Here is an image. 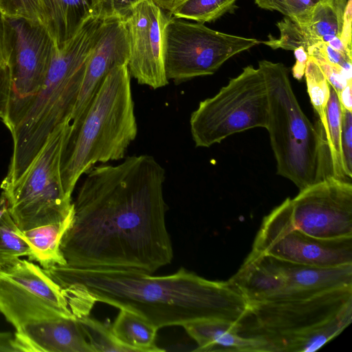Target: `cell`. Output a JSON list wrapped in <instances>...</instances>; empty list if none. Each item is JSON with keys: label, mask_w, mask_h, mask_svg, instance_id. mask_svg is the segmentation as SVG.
Masks as SVG:
<instances>
[{"label": "cell", "mask_w": 352, "mask_h": 352, "mask_svg": "<svg viewBox=\"0 0 352 352\" xmlns=\"http://www.w3.org/2000/svg\"><path fill=\"white\" fill-rule=\"evenodd\" d=\"M86 174L61 241L67 265L152 274L170 264L173 250L165 221L162 165L142 154L116 165L94 166Z\"/></svg>", "instance_id": "1"}, {"label": "cell", "mask_w": 352, "mask_h": 352, "mask_svg": "<svg viewBox=\"0 0 352 352\" xmlns=\"http://www.w3.org/2000/svg\"><path fill=\"white\" fill-rule=\"evenodd\" d=\"M44 271L61 287H79L96 302L135 312L158 329L201 320L239 322L248 309L245 298L229 280H208L184 267L165 276L67 265Z\"/></svg>", "instance_id": "2"}, {"label": "cell", "mask_w": 352, "mask_h": 352, "mask_svg": "<svg viewBox=\"0 0 352 352\" xmlns=\"http://www.w3.org/2000/svg\"><path fill=\"white\" fill-rule=\"evenodd\" d=\"M104 15L87 20L64 45L56 47L44 85L14 129L13 152L0 186L6 189L23 175L52 133L70 123L87 61L101 35Z\"/></svg>", "instance_id": "3"}, {"label": "cell", "mask_w": 352, "mask_h": 352, "mask_svg": "<svg viewBox=\"0 0 352 352\" xmlns=\"http://www.w3.org/2000/svg\"><path fill=\"white\" fill-rule=\"evenodd\" d=\"M138 133L131 75L127 65L107 75L82 116L70 122L61 149L60 170L70 196L83 175L98 162L124 158Z\"/></svg>", "instance_id": "4"}, {"label": "cell", "mask_w": 352, "mask_h": 352, "mask_svg": "<svg viewBox=\"0 0 352 352\" xmlns=\"http://www.w3.org/2000/svg\"><path fill=\"white\" fill-rule=\"evenodd\" d=\"M239 333L265 342L269 352H311L352 320V286L292 300L248 302Z\"/></svg>", "instance_id": "5"}, {"label": "cell", "mask_w": 352, "mask_h": 352, "mask_svg": "<svg viewBox=\"0 0 352 352\" xmlns=\"http://www.w3.org/2000/svg\"><path fill=\"white\" fill-rule=\"evenodd\" d=\"M266 82L269 116L266 129L276 161L277 173L300 190L332 176L324 132L301 109L287 68L281 63L258 62Z\"/></svg>", "instance_id": "6"}, {"label": "cell", "mask_w": 352, "mask_h": 352, "mask_svg": "<svg viewBox=\"0 0 352 352\" xmlns=\"http://www.w3.org/2000/svg\"><path fill=\"white\" fill-rule=\"evenodd\" d=\"M269 101L261 69L246 66L191 113L190 128L197 147H210L234 133L267 125Z\"/></svg>", "instance_id": "7"}, {"label": "cell", "mask_w": 352, "mask_h": 352, "mask_svg": "<svg viewBox=\"0 0 352 352\" xmlns=\"http://www.w3.org/2000/svg\"><path fill=\"white\" fill-rule=\"evenodd\" d=\"M69 124L55 130L19 181L2 190L10 215L22 231L61 221L74 211L60 170L63 142Z\"/></svg>", "instance_id": "8"}, {"label": "cell", "mask_w": 352, "mask_h": 352, "mask_svg": "<svg viewBox=\"0 0 352 352\" xmlns=\"http://www.w3.org/2000/svg\"><path fill=\"white\" fill-rule=\"evenodd\" d=\"M261 41L212 30L168 14L163 28V54L167 79L176 84L212 75L229 58Z\"/></svg>", "instance_id": "9"}, {"label": "cell", "mask_w": 352, "mask_h": 352, "mask_svg": "<svg viewBox=\"0 0 352 352\" xmlns=\"http://www.w3.org/2000/svg\"><path fill=\"white\" fill-rule=\"evenodd\" d=\"M0 312L15 329L35 321L76 318L63 287L41 266L20 258L0 271Z\"/></svg>", "instance_id": "10"}, {"label": "cell", "mask_w": 352, "mask_h": 352, "mask_svg": "<svg viewBox=\"0 0 352 352\" xmlns=\"http://www.w3.org/2000/svg\"><path fill=\"white\" fill-rule=\"evenodd\" d=\"M291 213V199L287 198L265 217L250 254L320 267L352 263V236H311L294 226Z\"/></svg>", "instance_id": "11"}, {"label": "cell", "mask_w": 352, "mask_h": 352, "mask_svg": "<svg viewBox=\"0 0 352 352\" xmlns=\"http://www.w3.org/2000/svg\"><path fill=\"white\" fill-rule=\"evenodd\" d=\"M12 28V50L8 65L11 89L7 116L3 122L11 132L41 90L56 45L37 20L8 18Z\"/></svg>", "instance_id": "12"}, {"label": "cell", "mask_w": 352, "mask_h": 352, "mask_svg": "<svg viewBox=\"0 0 352 352\" xmlns=\"http://www.w3.org/2000/svg\"><path fill=\"white\" fill-rule=\"evenodd\" d=\"M292 203L294 226L319 239L352 236V185L333 176L302 190Z\"/></svg>", "instance_id": "13"}, {"label": "cell", "mask_w": 352, "mask_h": 352, "mask_svg": "<svg viewBox=\"0 0 352 352\" xmlns=\"http://www.w3.org/2000/svg\"><path fill=\"white\" fill-rule=\"evenodd\" d=\"M167 16L152 0H142L122 16L129 38L130 75L139 84L154 89L168 84L163 54Z\"/></svg>", "instance_id": "14"}, {"label": "cell", "mask_w": 352, "mask_h": 352, "mask_svg": "<svg viewBox=\"0 0 352 352\" xmlns=\"http://www.w3.org/2000/svg\"><path fill=\"white\" fill-rule=\"evenodd\" d=\"M129 58V38L124 19L109 12L87 61L71 122L79 120L85 112L110 71L117 66L127 65Z\"/></svg>", "instance_id": "15"}, {"label": "cell", "mask_w": 352, "mask_h": 352, "mask_svg": "<svg viewBox=\"0 0 352 352\" xmlns=\"http://www.w3.org/2000/svg\"><path fill=\"white\" fill-rule=\"evenodd\" d=\"M347 0H320L295 23L284 17L276 23L280 37L269 36L263 43L274 50L294 51L302 47L306 51L314 45L328 43L340 36Z\"/></svg>", "instance_id": "16"}, {"label": "cell", "mask_w": 352, "mask_h": 352, "mask_svg": "<svg viewBox=\"0 0 352 352\" xmlns=\"http://www.w3.org/2000/svg\"><path fill=\"white\" fill-rule=\"evenodd\" d=\"M17 352H95L76 318L27 323L14 334Z\"/></svg>", "instance_id": "17"}, {"label": "cell", "mask_w": 352, "mask_h": 352, "mask_svg": "<svg viewBox=\"0 0 352 352\" xmlns=\"http://www.w3.org/2000/svg\"><path fill=\"white\" fill-rule=\"evenodd\" d=\"M261 255L283 278L285 291L278 300L307 298L336 288L352 286V263L320 267Z\"/></svg>", "instance_id": "18"}, {"label": "cell", "mask_w": 352, "mask_h": 352, "mask_svg": "<svg viewBox=\"0 0 352 352\" xmlns=\"http://www.w3.org/2000/svg\"><path fill=\"white\" fill-rule=\"evenodd\" d=\"M39 21L61 48L90 18L109 11V0H38Z\"/></svg>", "instance_id": "19"}, {"label": "cell", "mask_w": 352, "mask_h": 352, "mask_svg": "<svg viewBox=\"0 0 352 352\" xmlns=\"http://www.w3.org/2000/svg\"><path fill=\"white\" fill-rule=\"evenodd\" d=\"M197 343L195 351L269 352L267 345L255 338L239 333V322L223 320H201L183 326Z\"/></svg>", "instance_id": "20"}, {"label": "cell", "mask_w": 352, "mask_h": 352, "mask_svg": "<svg viewBox=\"0 0 352 352\" xmlns=\"http://www.w3.org/2000/svg\"><path fill=\"white\" fill-rule=\"evenodd\" d=\"M74 211L59 222L23 231L19 228V234L30 248L28 260L38 263L44 270L56 265H67L60 244L63 235L72 223Z\"/></svg>", "instance_id": "21"}, {"label": "cell", "mask_w": 352, "mask_h": 352, "mask_svg": "<svg viewBox=\"0 0 352 352\" xmlns=\"http://www.w3.org/2000/svg\"><path fill=\"white\" fill-rule=\"evenodd\" d=\"M111 329L116 338L133 352H160L155 343L158 329L139 314L120 309Z\"/></svg>", "instance_id": "22"}, {"label": "cell", "mask_w": 352, "mask_h": 352, "mask_svg": "<svg viewBox=\"0 0 352 352\" xmlns=\"http://www.w3.org/2000/svg\"><path fill=\"white\" fill-rule=\"evenodd\" d=\"M330 95L326 107L325 140L329 151L331 175L346 180L341 146L342 107L334 89L329 85Z\"/></svg>", "instance_id": "23"}, {"label": "cell", "mask_w": 352, "mask_h": 352, "mask_svg": "<svg viewBox=\"0 0 352 352\" xmlns=\"http://www.w3.org/2000/svg\"><path fill=\"white\" fill-rule=\"evenodd\" d=\"M236 0H185L175 7L169 15L176 19L198 23L215 21L231 10Z\"/></svg>", "instance_id": "24"}, {"label": "cell", "mask_w": 352, "mask_h": 352, "mask_svg": "<svg viewBox=\"0 0 352 352\" xmlns=\"http://www.w3.org/2000/svg\"><path fill=\"white\" fill-rule=\"evenodd\" d=\"M19 228L8 210L0 218V271L28 256L30 248L18 233Z\"/></svg>", "instance_id": "25"}, {"label": "cell", "mask_w": 352, "mask_h": 352, "mask_svg": "<svg viewBox=\"0 0 352 352\" xmlns=\"http://www.w3.org/2000/svg\"><path fill=\"white\" fill-rule=\"evenodd\" d=\"M304 76L311 103L324 132L327 126L326 107L330 95L329 84L318 64L311 56L308 57Z\"/></svg>", "instance_id": "26"}, {"label": "cell", "mask_w": 352, "mask_h": 352, "mask_svg": "<svg viewBox=\"0 0 352 352\" xmlns=\"http://www.w3.org/2000/svg\"><path fill=\"white\" fill-rule=\"evenodd\" d=\"M83 333L95 352H133L113 335L111 325L89 315L77 319Z\"/></svg>", "instance_id": "27"}, {"label": "cell", "mask_w": 352, "mask_h": 352, "mask_svg": "<svg viewBox=\"0 0 352 352\" xmlns=\"http://www.w3.org/2000/svg\"><path fill=\"white\" fill-rule=\"evenodd\" d=\"M263 9L278 11L297 23L314 6L311 0H254Z\"/></svg>", "instance_id": "28"}, {"label": "cell", "mask_w": 352, "mask_h": 352, "mask_svg": "<svg viewBox=\"0 0 352 352\" xmlns=\"http://www.w3.org/2000/svg\"><path fill=\"white\" fill-rule=\"evenodd\" d=\"M0 9L8 18L39 21L38 0H0Z\"/></svg>", "instance_id": "29"}, {"label": "cell", "mask_w": 352, "mask_h": 352, "mask_svg": "<svg viewBox=\"0 0 352 352\" xmlns=\"http://www.w3.org/2000/svg\"><path fill=\"white\" fill-rule=\"evenodd\" d=\"M341 146L345 176H352V111L342 108Z\"/></svg>", "instance_id": "30"}, {"label": "cell", "mask_w": 352, "mask_h": 352, "mask_svg": "<svg viewBox=\"0 0 352 352\" xmlns=\"http://www.w3.org/2000/svg\"><path fill=\"white\" fill-rule=\"evenodd\" d=\"M307 52L315 58L323 59L328 63L352 71V57L331 47L327 43H321L309 47Z\"/></svg>", "instance_id": "31"}, {"label": "cell", "mask_w": 352, "mask_h": 352, "mask_svg": "<svg viewBox=\"0 0 352 352\" xmlns=\"http://www.w3.org/2000/svg\"><path fill=\"white\" fill-rule=\"evenodd\" d=\"M13 43V33L8 17L0 10V66L8 65Z\"/></svg>", "instance_id": "32"}, {"label": "cell", "mask_w": 352, "mask_h": 352, "mask_svg": "<svg viewBox=\"0 0 352 352\" xmlns=\"http://www.w3.org/2000/svg\"><path fill=\"white\" fill-rule=\"evenodd\" d=\"M11 78L8 65L0 66V119L5 121L10 96Z\"/></svg>", "instance_id": "33"}, {"label": "cell", "mask_w": 352, "mask_h": 352, "mask_svg": "<svg viewBox=\"0 0 352 352\" xmlns=\"http://www.w3.org/2000/svg\"><path fill=\"white\" fill-rule=\"evenodd\" d=\"M352 0H347V3L344 9L343 21L340 34V39L345 48L349 52H351V4Z\"/></svg>", "instance_id": "34"}, {"label": "cell", "mask_w": 352, "mask_h": 352, "mask_svg": "<svg viewBox=\"0 0 352 352\" xmlns=\"http://www.w3.org/2000/svg\"><path fill=\"white\" fill-rule=\"evenodd\" d=\"M296 63L292 67V75L294 78L300 80L305 74L309 55L302 47H298L294 50Z\"/></svg>", "instance_id": "35"}, {"label": "cell", "mask_w": 352, "mask_h": 352, "mask_svg": "<svg viewBox=\"0 0 352 352\" xmlns=\"http://www.w3.org/2000/svg\"><path fill=\"white\" fill-rule=\"evenodd\" d=\"M142 0H109V12L123 16L131 8Z\"/></svg>", "instance_id": "36"}, {"label": "cell", "mask_w": 352, "mask_h": 352, "mask_svg": "<svg viewBox=\"0 0 352 352\" xmlns=\"http://www.w3.org/2000/svg\"><path fill=\"white\" fill-rule=\"evenodd\" d=\"M338 98L342 108L352 111V82L342 89Z\"/></svg>", "instance_id": "37"}, {"label": "cell", "mask_w": 352, "mask_h": 352, "mask_svg": "<svg viewBox=\"0 0 352 352\" xmlns=\"http://www.w3.org/2000/svg\"><path fill=\"white\" fill-rule=\"evenodd\" d=\"M0 352H17L10 332H0Z\"/></svg>", "instance_id": "38"}, {"label": "cell", "mask_w": 352, "mask_h": 352, "mask_svg": "<svg viewBox=\"0 0 352 352\" xmlns=\"http://www.w3.org/2000/svg\"><path fill=\"white\" fill-rule=\"evenodd\" d=\"M163 10L170 12L175 7L185 0H152Z\"/></svg>", "instance_id": "39"}, {"label": "cell", "mask_w": 352, "mask_h": 352, "mask_svg": "<svg viewBox=\"0 0 352 352\" xmlns=\"http://www.w3.org/2000/svg\"><path fill=\"white\" fill-rule=\"evenodd\" d=\"M8 208V200L5 195L1 192L0 196V218Z\"/></svg>", "instance_id": "40"}, {"label": "cell", "mask_w": 352, "mask_h": 352, "mask_svg": "<svg viewBox=\"0 0 352 352\" xmlns=\"http://www.w3.org/2000/svg\"><path fill=\"white\" fill-rule=\"evenodd\" d=\"M319 1H320V0H311V1H312L313 3H317V2H318Z\"/></svg>", "instance_id": "41"}, {"label": "cell", "mask_w": 352, "mask_h": 352, "mask_svg": "<svg viewBox=\"0 0 352 352\" xmlns=\"http://www.w3.org/2000/svg\"><path fill=\"white\" fill-rule=\"evenodd\" d=\"M1 10V9H0Z\"/></svg>", "instance_id": "42"}]
</instances>
